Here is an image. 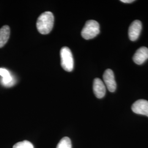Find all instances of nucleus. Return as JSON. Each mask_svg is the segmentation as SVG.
I'll return each mask as SVG.
<instances>
[{
	"instance_id": "1",
	"label": "nucleus",
	"mask_w": 148,
	"mask_h": 148,
	"mask_svg": "<svg viewBox=\"0 0 148 148\" xmlns=\"http://www.w3.org/2000/svg\"><path fill=\"white\" fill-rule=\"evenodd\" d=\"M54 18L51 12H45L41 14L37 19L36 27L40 34L46 35L52 31L54 25Z\"/></svg>"
},
{
	"instance_id": "2",
	"label": "nucleus",
	"mask_w": 148,
	"mask_h": 148,
	"mask_svg": "<svg viewBox=\"0 0 148 148\" xmlns=\"http://www.w3.org/2000/svg\"><path fill=\"white\" fill-rule=\"evenodd\" d=\"M99 32V23L94 20H90L86 23L81 32V36L85 40H90L96 37Z\"/></svg>"
},
{
	"instance_id": "6",
	"label": "nucleus",
	"mask_w": 148,
	"mask_h": 148,
	"mask_svg": "<svg viewBox=\"0 0 148 148\" xmlns=\"http://www.w3.org/2000/svg\"><path fill=\"white\" fill-rule=\"evenodd\" d=\"M132 110L133 112L148 117V101L139 99L133 104Z\"/></svg>"
},
{
	"instance_id": "3",
	"label": "nucleus",
	"mask_w": 148,
	"mask_h": 148,
	"mask_svg": "<svg viewBox=\"0 0 148 148\" xmlns=\"http://www.w3.org/2000/svg\"><path fill=\"white\" fill-rule=\"evenodd\" d=\"M61 65L63 69L71 72L74 69V59L71 51L68 47H63L60 50Z\"/></svg>"
},
{
	"instance_id": "11",
	"label": "nucleus",
	"mask_w": 148,
	"mask_h": 148,
	"mask_svg": "<svg viewBox=\"0 0 148 148\" xmlns=\"http://www.w3.org/2000/svg\"><path fill=\"white\" fill-rule=\"evenodd\" d=\"M57 148H72L71 142L68 137H64L59 142Z\"/></svg>"
},
{
	"instance_id": "4",
	"label": "nucleus",
	"mask_w": 148,
	"mask_h": 148,
	"mask_svg": "<svg viewBox=\"0 0 148 148\" xmlns=\"http://www.w3.org/2000/svg\"><path fill=\"white\" fill-rule=\"evenodd\" d=\"M142 29L141 21L136 20L133 21L128 29L129 38L132 41H136L139 37Z\"/></svg>"
},
{
	"instance_id": "12",
	"label": "nucleus",
	"mask_w": 148,
	"mask_h": 148,
	"mask_svg": "<svg viewBox=\"0 0 148 148\" xmlns=\"http://www.w3.org/2000/svg\"><path fill=\"white\" fill-rule=\"evenodd\" d=\"M13 148H34V146L31 142L24 140L21 142L16 143V144L13 146Z\"/></svg>"
},
{
	"instance_id": "13",
	"label": "nucleus",
	"mask_w": 148,
	"mask_h": 148,
	"mask_svg": "<svg viewBox=\"0 0 148 148\" xmlns=\"http://www.w3.org/2000/svg\"><path fill=\"white\" fill-rule=\"evenodd\" d=\"M134 1V0H121V2L125 3H131L133 2Z\"/></svg>"
},
{
	"instance_id": "10",
	"label": "nucleus",
	"mask_w": 148,
	"mask_h": 148,
	"mask_svg": "<svg viewBox=\"0 0 148 148\" xmlns=\"http://www.w3.org/2000/svg\"><path fill=\"white\" fill-rule=\"evenodd\" d=\"M10 36V28L4 25L0 29V48L3 47L8 42Z\"/></svg>"
},
{
	"instance_id": "7",
	"label": "nucleus",
	"mask_w": 148,
	"mask_h": 148,
	"mask_svg": "<svg viewBox=\"0 0 148 148\" xmlns=\"http://www.w3.org/2000/svg\"><path fill=\"white\" fill-rule=\"evenodd\" d=\"M93 89L95 97L99 99L103 98L106 95V86L100 79L96 78L94 79Z\"/></svg>"
},
{
	"instance_id": "8",
	"label": "nucleus",
	"mask_w": 148,
	"mask_h": 148,
	"mask_svg": "<svg viewBox=\"0 0 148 148\" xmlns=\"http://www.w3.org/2000/svg\"><path fill=\"white\" fill-rule=\"evenodd\" d=\"M148 59V48L142 47L139 48L134 54L133 60L138 65H141Z\"/></svg>"
},
{
	"instance_id": "9",
	"label": "nucleus",
	"mask_w": 148,
	"mask_h": 148,
	"mask_svg": "<svg viewBox=\"0 0 148 148\" xmlns=\"http://www.w3.org/2000/svg\"><path fill=\"white\" fill-rule=\"evenodd\" d=\"M0 76L2 77L1 84L5 87H11L15 84V80L7 69L0 68Z\"/></svg>"
},
{
	"instance_id": "5",
	"label": "nucleus",
	"mask_w": 148,
	"mask_h": 148,
	"mask_svg": "<svg viewBox=\"0 0 148 148\" xmlns=\"http://www.w3.org/2000/svg\"><path fill=\"white\" fill-rule=\"evenodd\" d=\"M103 79L108 90L110 92H114L116 89V83L115 76L111 69H107L103 74Z\"/></svg>"
}]
</instances>
